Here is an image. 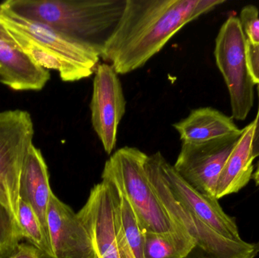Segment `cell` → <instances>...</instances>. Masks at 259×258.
Returning a JSON list of instances; mask_svg holds the SVG:
<instances>
[{
    "mask_svg": "<svg viewBox=\"0 0 259 258\" xmlns=\"http://www.w3.org/2000/svg\"><path fill=\"white\" fill-rule=\"evenodd\" d=\"M225 0H126L115 28L102 48L101 59L118 74L143 68L189 23Z\"/></svg>",
    "mask_w": 259,
    "mask_h": 258,
    "instance_id": "cell-1",
    "label": "cell"
},
{
    "mask_svg": "<svg viewBox=\"0 0 259 258\" xmlns=\"http://www.w3.org/2000/svg\"><path fill=\"white\" fill-rule=\"evenodd\" d=\"M0 22L33 62L48 71H57L64 82L91 77L99 65L101 48L18 16L1 6Z\"/></svg>",
    "mask_w": 259,
    "mask_h": 258,
    "instance_id": "cell-2",
    "label": "cell"
},
{
    "mask_svg": "<svg viewBox=\"0 0 259 258\" xmlns=\"http://www.w3.org/2000/svg\"><path fill=\"white\" fill-rule=\"evenodd\" d=\"M125 4L126 0H8L0 6L102 50Z\"/></svg>",
    "mask_w": 259,
    "mask_h": 258,
    "instance_id": "cell-3",
    "label": "cell"
},
{
    "mask_svg": "<svg viewBox=\"0 0 259 258\" xmlns=\"http://www.w3.org/2000/svg\"><path fill=\"white\" fill-rule=\"evenodd\" d=\"M147 156L135 147L119 148L105 164L102 179L112 180L122 189L145 233L184 230L174 224L151 186L145 168Z\"/></svg>",
    "mask_w": 259,
    "mask_h": 258,
    "instance_id": "cell-4",
    "label": "cell"
},
{
    "mask_svg": "<svg viewBox=\"0 0 259 258\" xmlns=\"http://www.w3.org/2000/svg\"><path fill=\"white\" fill-rule=\"evenodd\" d=\"M145 168L154 192L174 224L187 231L196 241V248L200 252L199 258H255L258 256L259 243L223 237L179 202L167 187L152 156H148Z\"/></svg>",
    "mask_w": 259,
    "mask_h": 258,
    "instance_id": "cell-5",
    "label": "cell"
},
{
    "mask_svg": "<svg viewBox=\"0 0 259 258\" xmlns=\"http://www.w3.org/2000/svg\"><path fill=\"white\" fill-rule=\"evenodd\" d=\"M248 41L237 17L224 23L215 40L214 57L229 92L233 119L244 121L254 102V86L247 55Z\"/></svg>",
    "mask_w": 259,
    "mask_h": 258,
    "instance_id": "cell-6",
    "label": "cell"
},
{
    "mask_svg": "<svg viewBox=\"0 0 259 258\" xmlns=\"http://www.w3.org/2000/svg\"><path fill=\"white\" fill-rule=\"evenodd\" d=\"M33 136V120L27 111L0 112V201L18 225L21 174Z\"/></svg>",
    "mask_w": 259,
    "mask_h": 258,
    "instance_id": "cell-7",
    "label": "cell"
},
{
    "mask_svg": "<svg viewBox=\"0 0 259 258\" xmlns=\"http://www.w3.org/2000/svg\"><path fill=\"white\" fill-rule=\"evenodd\" d=\"M241 135L242 130L207 142H182L173 165L175 171L193 189L215 198L216 186L222 168Z\"/></svg>",
    "mask_w": 259,
    "mask_h": 258,
    "instance_id": "cell-8",
    "label": "cell"
},
{
    "mask_svg": "<svg viewBox=\"0 0 259 258\" xmlns=\"http://www.w3.org/2000/svg\"><path fill=\"white\" fill-rule=\"evenodd\" d=\"M125 96L118 73L108 63L99 64L94 72L91 101L93 128L108 154L118 140V127L126 112Z\"/></svg>",
    "mask_w": 259,
    "mask_h": 258,
    "instance_id": "cell-9",
    "label": "cell"
},
{
    "mask_svg": "<svg viewBox=\"0 0 259 258\" xmlns=\"http://www.w3.org/2000/svg\"><path fill=\"white\" fill-rule=\"evenodd\" d=\"M152 156L167 187L179 202L223 237L233 241L243 240L235 221L224 212L217 198L193 189L181 178L160 151Z\"/></svg>",
    "mask_w": 259,
    "mask_h": 258,
    "instance_id": "cell-10",
    "label": "cell"
},
{
    "mask_svg": "<svg viewBox=\"0 0 259 258\" xmlns=\"http://www.w3.org/2000/svg\"><path fill=\"white\" fill-rule=\"evenodd\" d=\"M50 245L54 258H94L91 233L78 213L52 193L47 212Z\"/></svg>",
    "mask_w": 259,
    "mask_h": 258,
    "instance_id": "cell-11",
    "label": "cell"
},
{
    "mask_svg": "<svg viewBox=\"0 0 259 258\" xmlns=\"http://www.w3.org/2000/svg\"><path fill=\"white\" fill-rule=\"evenodd\" d=\"M91 233L97 258H122L117 242L112 194L104 180L96 185L78 212Z\"/></svg>",
    "mask_w": 259,
    "mask_h": 258,
    "instance_id": "cell-12",
    "label": "cell"
},
{
    "mask_svg": "<svg viewBox=\"0 0 259 258\" xmlns=\"http://www.w3.org/2000/svg\"><path fill=\"white\" fill-rule=\"evenodd\" d=\"M50 79V71L33 62L0 22V83L13 90L39 91Z\"/></svg>",
    "mask_w": 259,
    "mask_h": 258,
    "instance_id": "cell-13",
    "label": "cell"
},
{
    "mask_svg": "<svg viewBox=\"0 0 259 258\" xmlns=\"http://www.w3.org/2000/svg\"><path fill=\"white\" fill-rule=\"evenodd\" d=\"M52 193L45 159L40 150L33 145L27 154L21 174L20 199L30 205L36 213L49 242L47 212Z\"/></svg>",
    "mask_w": 259,
    "mask_h": 258,
    "instance_id": "cell-14",
    "label": "cell"
},
{
    "mask_svg": "<svg viewBox=\"0 0 259 258\" xmlns=\"http://www.w3.org/2000/svg\"><path fill=\"white\" fill-rule=\"evenodd\" d=\"M253 129L252 121L242 130L240 140L227 159L216 186L215 198L218 200L237 193L250 181L254 170L252 149Z\"/></svg>",
    "mask_w": 259,
    "mask_h": 258,
    "instance_id": "cell-15",
    "label": "cell"
},
{
    "mask_svg": "<svg viewBox=\"0 0 259 258\" xmlns=\"http://www.w3.org/2000/svg\"><path fill=\"white\" fill-rule=\"evenodd\" d=\"M182 142H203L240 133L231 117L213 108L193 109L184 119L173 124Z\"/></svg>",
    "mask_w": 259,
    "mask_h": 258,
    "instance_id": "cell-16",
    "label": "cell"
},
{
    "mask_svg": "<svg viewBox=\"0 0 259 258\" xmlns=\"http://www.w3.org/2000/svg\"><path fill=\"white\" fill-rule=\"evenodd\" d=\"M110 186L115 223L124 233L135 258H144L145 232L140 227L134 208L122 189L112 180L103 179Z\"/></svg>",
    "mask_w": 259,
    "mask_h": 258,
    "instance_id": "cell-17",
    "label": "cell"
},
{
    "mask_svg": "<svg viewBox=\"0 0 259 258\" xmlns=\"http://www.w3.org/2000/svg\"><path fill=\"white\" fill-rule=\"evenodd\" d=\"M196 248V241L184 230L145 233L144 258H187Z\"/></svg>",
    "mask_w": 259,
    "mask_h": 258,
    "instance_id": "cell-18",
    "label": "cell"
},
{
    "mask_svg": "<svg viewBox=\"0 0 259 258\" xmlns=\"http://www.w3.org/2000/svg\"><path fill=\"white\" fill-rule=\"evenodd\" d=\"M18 222L23 239L37 248L44 258H54L39 218L31 207L21 199L18 205Z\"/></svg>",
    "mask_w": 259,
    "mask_h": 258,
    "instance_id": "cell-19",
    "label": "cell"
},
{
    "mask_svg": "<svg viewBox=\"0 0 259 258\" xmlns=\"http://www.w3.org/2000/svg\"><path fill=\"white\" fill-rule=\"evenodd\" d=\"M23 239L18 224L12 214L0 201V258H7Z\"/></svg>",
    "mask_w": 259,
    "mask_h": 258,
    "instance_id": "cell-20",
    "label": "cell"
},
{
    "mask_svg": "<svg viewBox=\"0 0 259 258\" xmlns=\"http://www.w3.org/2000/svg\"><path fill=\"white\" fill-rule=\"evenodd\" d=\"M239 20L248 42L259 43L258 9L252 5L245 6L240 12Z\"/></svg>",
    "mask_w": 259,
    "mask_h": 258,
    "instance_id": "cell-21",
    "label": "cell"
},
{
    "mask_svg": "<svg viewBox=\"0 0 259 258\" xmlns=\"http://www.w3.org/2000/svg\"><path fill=\"white\" fill-rule=\"evenodd\" d=\"M248 62L252 79L255 84H259V43L252 44L248 42Z\"/></svg>",
    "mask_w": 259,
    "mask_h": 258,
    "instance_id": "cell-22",
    "label": "cell"
},
{
    "mask_svg": "<svg viewBox=\"0 0 259 258\" xmlns=\"http://www.w3.org/2000/svg\"><path fill=\"white\" fill-rule=\"evenodd\" d=\"M7 258H44L40 251L30 243H20L16 250Z\"/></svg>",
    "mask_w": 259,
    "mask_h": 258,
    "instance_id": "cell-23",
    "label": "cell"
},
{
    "mask_svg": "<svg viewBox=\"0 0 259 258\" xmlns=\"http://www.w3.org/2000/svg\"><path fill=\"white\" fill-rule=\"evenodd\" d=\"M115 226H116L117 242H118V247L121 251V257L122 258H135L121 228L118 227L116 223H115Z\"/></svg>",
    "mask_w": 259,
    "mask_h": 258,
    "instance_id": "cell-24",
    "label": "cell"
},
{
    "mask_svg": "<svg viewBox=\"0 0 259 258\" xmlns=\"http://www.w3.org/2000/svg\"><path fill=\"white\" fill-rule=\"evenodd\" d=\"M258 96V109L256 118L254 120L253 133H252V149L254 159L259 157V84L257 85Z\"/></svg>",
    "mask_w": 259,
    "mask_h": 258,
    "instance_id": "cell-25",
    "label": "cell"
},
{
    "mask_svg": "<svg viewBox=\"0 0 259 258\" xmlns=\"http://www.w3.org/2000/svg\"><path fill=\"white\" fill-rule=\"evenodd\" d=\"M252 177H253L254 180H255L256 184L259 186V163L258 164V166H257L255 173H254L253 175H252Z\"/></svg>",
    "mask_w": 259,
    "mask_h": 258,
    "instance_id": "cell-26",
    "label": "cell"
},
{
    "mask_svg": "<svg viewBox=\"0 0 259 258\" xmlns=\"http://www.w3.org/2000/svg\"><path fill=\"white\" fill-rule=\"evenodd\" d=\"M94 258H97V257H94Z\"/></svg>",
    "mask_w": 259,
    "mask_h": 258,
    "instance_id": "cell-27",
    "label": "cell"
}]
</instances>
